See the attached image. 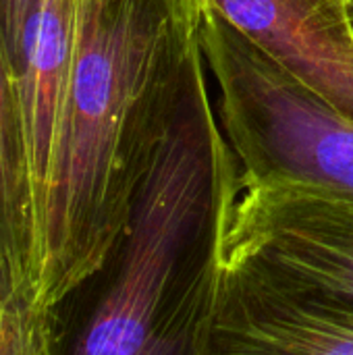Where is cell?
<instances>
[{
	"label": "cell",
	"mask_w": 353,
	"mask_h": 355,
	"mask_svg": "<svg viewBox=\"0 0 353 355\" xmlns=\"http://www.w3.org/2000/svg\"><path fill=\"white\" fill-rule=\"evenodd\" d=\"M198 355H353V308L223 243Z\"/></svg>",
	"instance_id": "5b68a950"
},
{
	"label": "cell",
	"mask_w": 353,
	"mask_h": 355,
	"mask_svg": "<svg viewBox=\"0 0 353 355\" xmlns=\"http://www.w3.org/2000/svg\"><path fill=\"white\" fill-rule=\"evenodd\" d=\"M345 2H352V0H345Z\"/></svg>",
	"instance_id": "7c38bea8"
},
{
	"label": "cell",
	"mask_w": 353,
	"mask_h": 355,
	"mask_svg": "<svg viewBox=\"0 0 353 355\" xmlns=\"http://www.w3.org/2000/svg\"><path fill=\"white\" fill-rule=\"evenodd\" d=\"M200 48L241 181L306 183L353 196V119L268 58L206 0Z\"/></svg>",
	"instance_id": "3957f363"
},
{
	"label": "cell",
	"mask_w": 353,
	"mask_h": 355,
	"mask_svg": "<svg viewBox=\"0 0 353 355\" xmlns=\"http://www.w3.org/2000/svg\"><path fill=\"white\" fill-rule=\"evenodd\" d=\"M40 210L17 75L0 46V295L35 308Z\"/></svg>",
	"instance_id": "ba28073f"
},
{
	"label": "cell",
	"mask_w": 353,
	"mask_h": 355,
	"mask_svg": "<svg viewBox=\"0 0 353 355\" xmlns=\"http://www.w3.org/2000/svg\"><path fill=\"white\" fill-rule=\"evenodd\" d=\"M0 355H58L54 314L0 297Z\"/></svg>",
	"instance_id": "9c48e42d"
},
{
	"label": "cell",
	"mask_w": 353,
	"mask_h": 355,
	"mask_svg": "<svg viewBox=\"0 0 353 355\" xmlns=\"http://www.w3.org/2000/svg\"><path fill=\"white\" fill-rule=\"evenodd\" d=\"M279 67L353 119V23L345 0H206Z\"/></svg>",
	"instance_id": "8992f818"
},
{
	"label": "cell",
	"mask_w": 353,
	"mask_h": 355,
	"mask_svg": "<svg viewBox=\"0 0 353 355\" xmlns=\"http://www.w3.org/2000/svg\"><path fill=\"white\" fill-rule=\"evenodd\" d=\"M239 183L225 245L353 308V196L287 181Z\"/></svg>",
	"instance_id": "277c9868"
},
{
	"label": "cell",
	"mask_w": 353,
	"mask_h": 355,
	"mask_svg": "<svg viewBox=\"0 0 353 355\" xmlns=\"http://www.w3.org/2000/svg\"><path fill=\"white\" fill-rule=\"evenodd\" d=\"M347 4V10H350V17H352V23H353V0L352 2H345Z\"/></svg>",
	"instance_id": "8fae6325"
},
{
	"label": "cell",
	"mask_w": 353,
	"mask_h": 355,
	"mask_svg": "<svg viewBox=\"0 0 353 355\" xmlns=\"http://www.w3.org/2000/svg\"><path fill=\"white\" fill-rule=\"evenodd\" d=\"M191 56L173 125L135 196L104 287L67 355H198L210 322L239 164Z\"/></svg>",
	"instance_id": "7a4b0ae2"
},
{
	"label": "cell",
	"mask_w": 353,
	"mask_h": 355,
	"mask_svg": "<svg viewBox=\"0 0 353 355\" xmlns=\"http://www.w3.org/2000/svg\"><path fill=\"white\" fill-rule=\"evenodd\" d=\"M40 0H0V46L15 75L21 60V44L27 21Z\"/></svg>",
	"instance_id": "30bf717a"
},
{
	"label": "cell",
	"mask_w": 353,
	"mask_h": 355,
	"mask_svg": "<svg viewBox=\"0 0 353 355\" xmlns=\"http://www.w3.org/2000/svg\"><path fill=\"white\" fill-rule=\"evenodd\" d=\"M77 0H40L27 21L21 44L17 85L27 129L40 210V250L42 206L71 81Z\"/></svg>",
	"instance_id": "52a82bcc"
},
{
	"label": "cell",
	"mask_w": 353,
	"mask_h": 355,
	"mask_svg": "<svg viewBox=\"0 0 353 355\" xmlns=\"http://www.w3.org/2000/svg\"><path fill=\"white\" fill-rule=\"evenodd\" d=\"M202 10L204 0H77L35 308L54 314L110 260L173 125Z\"/></svg>",
	"instance_id": "6da1fadb"
}]
</instances>
